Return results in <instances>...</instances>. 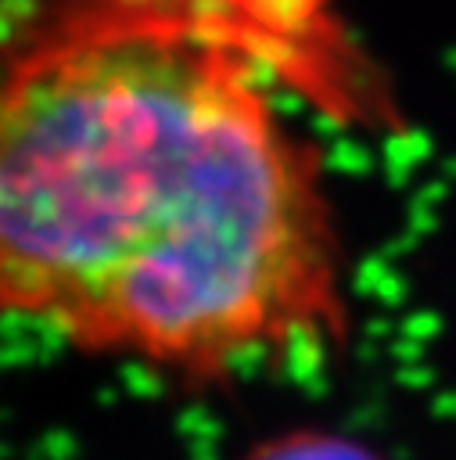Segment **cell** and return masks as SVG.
<instances>
[{
  "label": "cell",
  "instance_id": "obj_1",
  "mask_svg": "<svg viewBox=\"0 0 456 460\" xmlns=\"http://www.w3.org/2000/svg\"><path fill=\"white\" fill-rule=\"evenodd\" d=\"M348 316L323 155L244 50L115 25L0 65V320L208 388Z\"/></svg>",
  "mask_w": 456,
  "mask_h": 460
},
{
  "label": "cell",
  "instance_id": "obj_2",
  "mask_svg": "<svg viewBox=\"0 0 456 460\" xmlns=\"http://www.w3.org/2000/svg\"><path fill=\"white\" fill-rule=\"evenodd\" d=\"M172 25L244 50L341 129L391 137L406 111L381 61L359 43L338 0H0V65L93 29Z\"/></svg>",
  "mask_w": 456,
  "mask_h": 460
},
{
  "label": "cell",
  "instance_id": "obj_3",
  "mask_svg": "<svg viewBox=\"0 0 456 460\" xmlns=\"http://www.w3.org/2000/svg\"><path fill=\"white\" fill-rule=\"evenodd\" d=\"M241 460H384L366 442L330 428H287L251 442Z\"/></svg>",
  "mask_w": 456,
  "mask_h": 460
}]
</instances>
